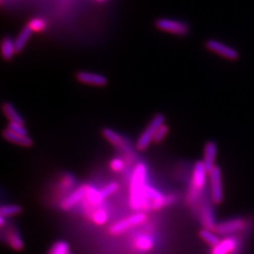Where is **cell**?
Segmentation results:
<instances>
[{"label": "cell", "instance_id": "obj_1", "mask_svg": "<svg viewBox=\"0 0 254 254\" xmlns=\"http://www.w3.org/2000/svg\"><path fill=\"white\" fill-rule=\"evenodd\" d=\"M208 174L209 173L202 161H198L194 165L187 200L190 207L197 212V214H199L200 204L205 196Z\"/></svg>", "mask_w": 254, "mask_h": 254}, {"label": "cell", "instance_id": "obj_2", "mask_svg": "<svg viewBox=\"0 0 254 254\" xmlns=\"http://www.w3.org/2000/svg\"><path fill=\"white\" fill-rule=\"evenodd\" d=\"M147 186V167L144 163H137L132 173L130 182L129 203L131 208L138 211L142 209L144 190Z\"/></svg>", "mask_w": 254, "mask_h": 254}, {"label": "cell", "instance_id": "obj_3", "mask_svg": "<svg viewBox=\"0 0 254 254\" xmlns=\"http://www.w3.org/2000/svg\"><path fill=\"white\" fill-rule=\"evenodd\" d=\"M254 226V220L249 217H234L218 222L215 232L219 236H247Z\"/></svg>", "mask_w": 254, "mask_h": 254}, {"label": "cell", "instance_id": "obj_4", "mask_svg": "<svg viewBox=\"0 0 254 254\" xmlns=\"http://www.w3.org/2000/svg\"><path fill=\"white\" fill-rule=\"evenodd\" d=\"M176 200L174 195L165 196L160 191L147 185L143 195L142 209L144 210H159L165 206L171 205Z\"/></svg>", "mask_w": 254, "mask_h": 254}, {"label": "cell", "instance_id": "obj_5", "mask_svg": "<svg viewBox=\"0 0 254 254\" xmlns=\"http://www.w3.org/2000/svg\"><path fill=\"white\" fill-rule=\"evenodd\" d=\"M245 236L243 235L224 236L220 239L218 245L211 249L210 254H241L245 245Z\"/></svg>", "mask_w": 254, "mask_h": 254}, {"label": "cell", "instance_id": "obj_6", "mask_svg": "<svg viewBox=\"0 0 254 254\" xmlns=\"http://www.w3.org/2000/svg\"><path fill=\"white\" fill-rule=\"evenodd\" d=\"M165 124V116L163 114H156L151 123L143 130V132L138 136L136 143V150L145 151L152 142H154V136L159 129V127Z\"/></svg>", "mask_w": 254, "mask_h": 254}, {"label": "cell", "instance_id": "obj_7", "mask_svg": "<svg viewBox=\"0 0 254 254\" xmlns=\"http://www.w3.org/2000/svg\"><path fill=\"white\" fill-rule=\"evenodd\" d=\"M209 195L214 204H220L224 199L222 173L218 166H215L214 169L209 173Z\"/></svg>", "mask_w": 254, "mask_h": 254}, {"label": "cell", "instance_id": "obj_8", "mask_svg": "<svg viewBox=\"0 0 254 254\" xmlns=\"http://www.w3.org/2000/svg\"><path fill=\"white\" fill-rule=\"evenodd\" d=\"M102 135L109 141L110 144L116 147L118 150L122 151L129 158L135 159V151L131 143L127 140L125 136L120 135L115 130L106 127L102 130Z\"/></svg>", "mask_w": 254, "mask_h": 254}, {"label": "cell", "instance_id": "obj_9", "mask_svg": "<svg viewBox=\"0 0 254 254\" xmlns=\"http://www.w3.org/2000/svg\"><path fill=\"white\" fill-rule=\"evenodd\" d=\"M146 219H147V216L145 214L138 212L111 225L109 230V234L112 236H118L127 232V230H129L130 228L135 227L144 223Z\"/></svg>", "mask_w": 254, "mask_h": 254}, {"label": "cell", "instance_id": "obj_10", "mask_svg": "<svg viewBox=\"0 0 254 254\" xmlns=\"http://www.w3.org/2000/svg\"><path fill=\"white\" fill-rule=\"evenodd\" d=\"M212 204H214V203L210 198V195L208 197L204 196L203 200L200 204V211H199L198 215L200 217V222L204 229L215 231L218 222L216 220L215 210L213 208Z\"/></svg>", "mask_w": 254, "mask_h": 254}, {"label": "cell", "instance_id": "obj_11", "mask_svg": "<svg viewBox=\"0 0 254 254\" xmlns=\"http://www.w3.org/2000/svg\"><path fill=\"white\" fill-rule=\"evenodd\" d=\"M207 49L221 56L222 58L229 60V61H236L239 58V53L236 51L234 47L224 45L216 40H209L206 43Z\"/></svg>", "mask_w": 254, "mask_h": 254}, {"label": "cell", "instance_id": "obj_12", "mask_svg": "<svg viewBox=\"0 0 254 254\" xmlns=\"http://www.w3.org/2000/svg\"><path fill=\"white\" fill-rule=\"evenodd\" d=\"M156 27L163 31L171 32L179 36L187 35L190 30L187 24L170 19H159L158 21H156Z\"/></svg>", "mask_w": 254, "mask_h": 254}, {"label": "cell", "instance_id": "obj_13", "mask_svg": "<svg viewBox=\"0 0 254 254\" xmlns=\"http://www.w3.org/2000/svg\"><path fill=\"white\" fill-rule=\"evenodd\" d=\"M76 79L83 84L95 87H104L108 84V79L106 76L100 73H90L86 71H81L76 73Z\"/></svg>", "mask_w": 254, "mask_h": 254}, {"label": "cell", "instance_id": "obj_14", "mask_svg": "<svg viewBox=\"0 0 254 254\" xmlns=\"http://www.w3.org/2000/svg\"><path fill=\"white\" fill-rule=\"evenodd\" d=\"M218 154V145L214 141H208L205 143L203 148V158L202 162L204 164L207 172L210 173L216 165V159Z\"/></svg>", "mask_w": 254, "mask_h": 254}, {"label": "cell", "instance_id": "obj_15", "mask_svg": "<svg viewBox=\"0 0 254 254\" xmlns=\"http://www.w3.org/2000/svg\"><path fill=\"white\" fill-rule=\"evenodd\" d=\"M87 186H81L73 191L65 200H63L61 207L64 211H69L73 209L76 204H78L84 197H86Z\"/></svg>", "mask_w": 254, "mask_h": 254}, {"label": "cell", "instance_id": "obj_16", "mask_svg": "<svg viewBox=\"0 0 254 254\" xmlns=\"http://www.w3.org/2000/svg\"><path fill=\"white\" fill-rule=\"evenodd\" d=\"M3 136L4 138L11 142L13 144H16V145L22 146V147H31L33 145V141L31 139V137L28 136H25V135H20L17 133H14L12 131H10L8 128H6L4 131H3Z\"/></svg>", "mask_w": 254, "mask_h": 254}, {"label": "cell", "instance_id": "obj_17", "mask_svg": "<svg viewBox=\"0 0 254 254\" xmlns=\"http://www.w3.org/2000/svg\"><path fill=\"white\" fill-rule=\"evenodd\" d=\"M4 238L6 243L12 250L20 252L24 249V241L16 229L12 227L8 228L4 234Z\"/></svg>", "mask_w": 254, "mask_h": 254}, {"label": "cell", "instance_id": "obj_18", "mask_svg": "<svg viewBox=\"0 0 254 254\" xmlns=\"http://www.w3.org/2000/svg\"><path fill=\"white\" fill-rule=\"evenodd\" d=\"M2 109H3V113L5 114L6 118L9 120V123L25 125V122L22 118V116L19 114L12 104H10L9 102L4 103L2 106Z\"/></svg>", "mask_w": 254, "mask_h": 254}, {"label": "cell", "instance_id": "obj_19", "mask_svg": "<svg viewBox=\"0 0 254 254\" xmlns=\"http://www.w3.org/2000/svg\"><path fill=\"white\" fill-rule=\"evenodd\" d=\"M154 240L147 235L138 236L134 241V247L138 253H148L154 248Z\"/></svg>", "mask_w": 254, "mask_h": 254}, {"label": "cell", "instance_id": "obj_20", "mask_svg": "<svg viewBox=\"0 0 254 254\" xmlns=\"http://www.w3.org/2000/svg\"><path fill=\"white\" fill-rule=\"evenodd\" d=\"M1 52L2 56L6 61H9L13 58L14 54L16 53L15 49V43L10 38H5L1 45Z\"/></svg>", "mask_w": 254, "mask_h": 254}, {"label": "cell", "instance_id": "obj_21", "mask_svg": "<svg viewBox=\"0 0 254 254\" xmlns=\"http://www.w3.org/2000/svg\"><path fill=\"white\" fill-rule=\"evenodd\" d=\"M200 237L207 244L210 246L211 248L218 245L220 241V236H218V234L215 231H211L208 229H204L202 228L199 233Z\"/></svg>", "mask_w": 254, "mask_h": 254}, {"label": "cell", "instance_id": "obj_22", "mask_svg": "<svg viewBox=\"0 0 254 254\" xmlns=\"http://www.w3.org/2000/svg\"><path fill=\"white\" fill-rule=\"evenodd\" d=\"M32 34V30L30 29V27H26L19 34L18 37L16 38V40L14 41L15 43V49H16V53L21 52L23 50V48L27 45L28 39L30 38Z\"/></svg>", "mask_w": 254, "mask_h": 254}, {"label": "cell", "instance_id": "obj_23", "mask_svg": "<svg viewBox=\"0 0 254 254\" xmlns=\"http://www.w3.org/2000/svg\"><path fill=\"white\" fill-rule=\"evenodd\" d=\"M22 213V207L18 204H3L0 208V217L7 218L18 216Z\"/></svg>", "mask_w": 254, "mask_h": 254}, {"label": "cell", "instance_id": "obj_24", "mask_svg": "<svg viewBox=\"0 0 254 254\" xmlns=\"http://www.w3.org/2000/svg\"><path fill=\"white\" fill-rule=\"evenodd\" d=\"M118 184L115 182L109 183V185L103 187L101 190H98V195H99L101 201L107 199L109 196H111L113 193H115L116 191L118 190Z\"/></svg>", "mask_w": 254, "mask_h": 254}, {"label": "cell", "instance_id": "obj_25", "mask_svg": "<svg viewBox=\"0 0 254 254\" xmlns=\"http://www.w3.org/2000/svg\"><path fill=\"white\" fill-rule=\"evenodd\" d=\"M48 254H71L70 246L65 241H58L51 247Z\"/></svg>", "mask_w": 254, "mask_h": 254}, {"label": "cell", "instance_id": "obj_26", "mask_svg": "<svg viewBox=\"0 0 254 254\" xmlns=\"http://www.w3.org/2000/svg\"><path fill=\"white\" fill-rule=\"evenodd\" d=\"M91 219L95 224L103 225L108 221V214L105 210L99 209L93 213Z\"/></svg>", "mask_w": 254, "mask_h": 254}, {"label": "cell", "instance_id": "obj_27", "mask_svg": "<svg viewBox=\"0 0 254 254\" xmlns=\"http://www.w3.org/2000/svg\"><path fill=\"white\" fill-rule=\"evenodd\" d=\"M28 27H30V29L32 31L39 32V31H42V30H44L46 28V24L43 19L35 18L29 22Z\"/></svg>", "mask_w": 254, "mask_h": 254}, {"label": "cell", "instance_id": "obj_28", "mask_svg": "<svg viewBox=\"0 0 254 254\" xmlns=\"http://www.w3.org/2000/svg\"><path fill=\"white\" fill-rule=\"evenodd\" d=\"M169 133V127L167 125L164 124L163 126L159 127V129L157 130L155 136H154V143H159L161 141H163L164 138L167 136Z\"/></svg>", "mask_w": 254, "mask_h": 254}, {"label": "cell", "instance_id": "obj_29", "mask_svg": "<svg viewBox=\"0 0 254 254\" xmlns=\"http://www.w3.org/2000/svg\"><path fill=\"white\" fill-rule=\"evenodd\" d=\"M109 165H110V169L115 173H121L125 169V166H126L124 160L122 158H119V157L113 158L110 161Z\"/></svg>", "mask_w": 254, "mask_h": 254}, {"label": "cell", "instance_id": "obj_30", "mask_svg": "<svg viewBox=\"0 0 254 254\" xmlns=\"http://www.w3.org/2000/svg\"><path fill=\"white\" fill-rule=\"evenodd\" d=\"M10 131L17 133L20 135H25L27 136V130L26 127H24V125H20V124H14V123H9V126L7 127Z\"/></svg>", "mask_w": 254, "mask_h": 254}, {"label": "cell", "instance_id": "obj_31", "mask_svg": "<svg viewBox=\"0 0 254 254\" xmlns=\"http://www.w3.org/2000/svg\"><path fill=\"white\" fill-rule=\"evenodd\" d=\"M99 1H104V0H99Z\"/></svg>", "mask_w": 254, "mask_h": 254}]
</instances>
